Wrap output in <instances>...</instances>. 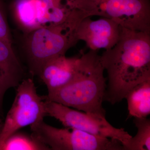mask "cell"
Segmentation results:
<instances>
[{
	"instance_id": "9c48e42d",
	"label": "cell",
	"mask_w": 150,
	"mask_h": 150,
	"mask_svg": "<svg viewBox=\"0 0 150 150\" xmlns=\"http://www.w3.org/2000/svg\"><path fill=\"white\" fill-rule=\"evenodd\" d=\"M80 57H67L65 55L55 57L43 65L38 76L46 85L48 94L62 88L76 77Z\"/></svg>"
},
{
	"instance_id": "9a60e30c",
	"label": "cell",
	"mask_w": 150,
	"mask_h": 150,
	"mask_svg": "<svg viewBox=\"0 0 150 150\" xmlns=\"http://www.w3.org/2000/svg\"><path fill=\"white\" fill-rule=\"evenodd\" d=\"M137 134L125 146L123 150H150V121L146 118H134Z\"/></svg>"
},
{
	"instance_id": "277c9868",
	"label": "cell",
	"mask_w": 150,
	"mask_h": 150,
	"mask_svg": "<svg viewBox=\"0 0 150 150\" xmlns=\"http://www.w3.org/2000/svg\"><path fill=\"white\" fill-rule=\"evenodd\" d=\"M33 137L53 150H123L117 140L72 128L60 129L43 120L30 126Z\"/></svg>"
},
{
	"instance_id": "5bb4252c",
	"label": "cell",
	"mask_w": 150,
	"mask_h": 150,
	"mask_svg": "<svg viewBox=\"0 0 150 150\" xmlns=\"http://www.w3.org/2000/svg\"><path fill=\"white\" fill-rule=\"evenodd\" d=\"M19 131L8 137L1 150H51L31 134Z\"/></svg>"
},
{
	"instance_id": "5b68a950",
	"label": "cell",
	"mask_w": 150,
	"mask_h": 150,
	"mask_svg": "<svg viewBox=\"0 0 150 150\" xmlns=\"http://www.w3.org/2000/svg\"><path fill=\"white\" fill-rule=\"evenodd\" d=\"M80 8L86 17L101 16L124 28L150 32L149 0H80Z\"/></svg>"
},
{
	"instance_id": "ba28073f",
	"label": "cell",
	"mask_w": 150,
	"mask_h": 150,
	"mask_svg": "<svg viewBox=\"0 0 150 150\" xmlns=\"http://www.w3.org/2000/svg\"><path fill=\"white\" fill-rule=\"evenodd\" d=\"M91 17L83 18L79 25L76 31L78 41H84L93 51L111 49L120 39L122 27L109 18L93 20Z\"/></svg>"
},
{
	"instance_id": "6da1fadb",
	"label": "cell",
	"mask_w": 150,
	"mask_h": 150,
	"mask_svg": "<svg viewBox=\"0 0 150 150\" xmlns=\"http://www.w3.org/2000/svg\"><path fill=\"white\" fill-rule=\"evenodd\" d=\"M107 71L104 101H121L134 86L150 79V32L122 27L120 39L100 56Z\"/></svg>"
},
{
	"instance_id": "e0dca14e",
	"label": "cell",
	"mask_w": 150,
	"mask_h": 150,
	"mask_svg": "<svg viewBox=\"0 0 150 150\" xmlns=\"http://www.w3.org/2000/svg\"><path fill=\"white\" fill-rule=\"evenodd\" d=\"M3 114L0 111V135L1 133L2 130L3 125H4V121H3Z\"/></svg>"
},
{
	"instance_id": "2e32d148",
	"label": "cell",
	"mask_w": 150,
	"mask_h": 150,
	"mask_svg": "<svg viewBox=\"0 0 150 150\" xmlns=\"http://www.w3.org/2000/svg\"><path fill=\"white\" fill-rule=\"evenodd\" d=\"M0 40L12 46V39L6 16L4 0H0Z\"/></svg>"
},
{
	"instance_id": "8992f818",
	"label": "cell",
	"mask_w": 150,
	"mask_h": 150,
	"mask_svg": "<svg viewBox=\"0 0 150 150\" xmlns=\"http://www.w3.org/2000/svg\"><path fill=\"white\" fill-rule=\"evenodd\" d=\"M45 116L44 96L38 93L32 78H25L17 87L13 103L4 121L0 135V150L11 134L43 120Z\"/></svg>"
},
{
	"instance_id": "3957f363",
	"label": "cell",
	"mask_w": 150,
	"mask_h": 150,
	"mask_svg": "<svg viewBox=\"0 0 150 150\" xmlns=\"http://www.w3.org/2000/svg\"><path fill=\"white\" fill-rule=\"evenodd\" d=\"M85 18L81 11L65 22L40 27L26 34L25 49L29 71L38 76L43 65L51 59L65 55L78 42L76 31Z\"/></svg>"
},
{
	"instance_id": "30bf717a",
	"label": "cell",
	"mask_w": 150,
	"mask_h": 150,
	"mask_svg": "<svg viewBox=\"0 0 150 150\" xmlns=\"http://www.w3.org/2000/svg\"><path fill=\"white\" fill-rule=\"evenodd\" d=\"M40 27L58 25L80 11V0H34Z\"/></svg>"
},
{
	"instance_id": "4fadbf2b",
	"label": "cell",
	"mask_w": 150,
	"mask_h": 150,
	"mask_svg": "<svg viewBox=\"0 0 150 150\" xmlns=\"http://www.w3.org/2000/svg\"><path fill=\"white\" fill-rule=\"evenodd\" d=\"M10 8L18 25L25 34L40 28L34 0H13Z\"/></svg>"
},
{
	"instance_id": "8fae6325",
	"label": "cell",
	"mask_w": 150,
	"mask_h": 150,
	"mask_svg": "<svg viewBox=\"0 0 150 150\" xmlns=\"http://www.w3.org/2000/svg\"><path fill=\"white\" fill-rule=\"evenodd\" d=\"M24 70L13 48L0 40V111L3 115V103L8 90L16 88L25 79Z\"/></svg>"
},
{
	"instance_id": "7a4b0ae2",
	"label": "cell",
	"mask_w": 150,
	"mask_h": 150,
	"mask_svg": "<svg viewBox=\"0 0 150 150\" xmlns=\"http://www.w3.org/2000/svg\"><path fill=\"white\" fill-rule=\"evenodd\" d=\"M104 71L97 51L90 50L80 56L74 79L45 98L80 111L105 116L102 106L106 87Z\"/></svg>"
},
{
	"instance_id": "52a82bcc",
	"label": "cell",
	"mask_w": 150,
	"mask_h": 150,
	"mask_svg": "<svg viewBox=\"0 0 150 150\" xmlns=\"http://www.w3.org/2000/svg\"><path fill=\"white\" fill-rule=\"evenodd\" d=\"M44 107L46 116L55 118L65 127L117 140L121 143L123 148L132 138L124 129L113 127L105 116L74 110L61 103L46 100L45 97Z\"/></svg>"
},
{
	"instance_id": "7c38bea8",
	"label": "cell",
	"mask_w": 150,
	"mask_h": 150,
	"mask_svg": "<svg viewBox=\"0 0 150 150\" xmlns=\"http://www.w3.org/2000/svg\"><path fill=\"white\" fill-rule=\"evenodd\" d=\"M129 116L146 118L150 114V79L134 86L126 94Z\"/></svg>"
}]
</instances>
